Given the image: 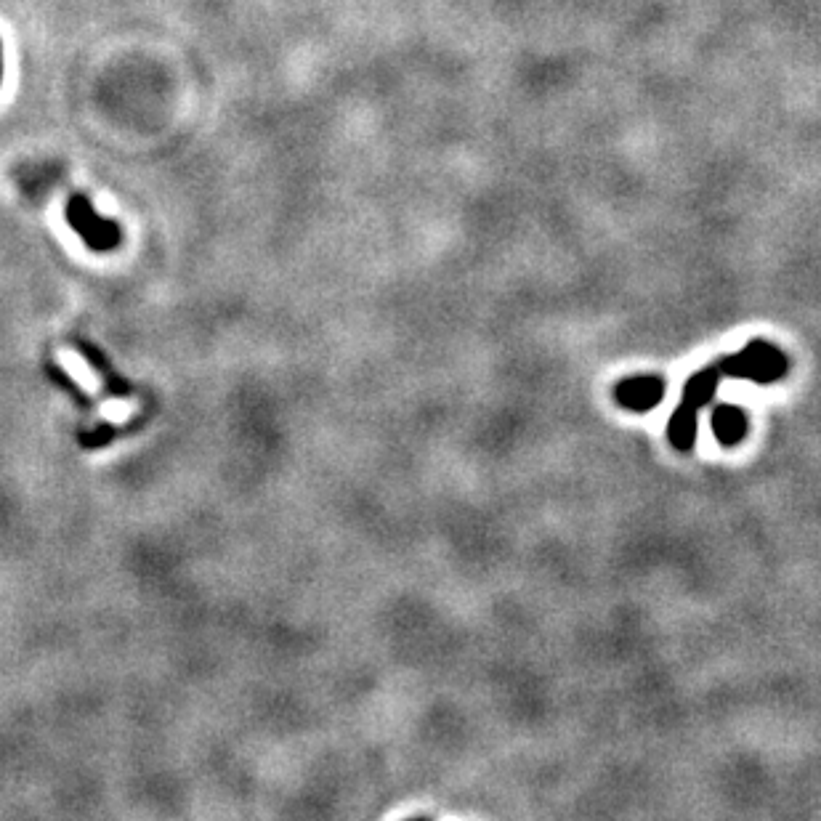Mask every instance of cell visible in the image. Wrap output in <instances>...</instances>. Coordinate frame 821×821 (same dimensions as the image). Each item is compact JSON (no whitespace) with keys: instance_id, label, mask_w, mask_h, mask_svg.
<instances>
[{"instance_id":"obj_7","label":"cell","mask_w":821,"mask_h":821,"mask_svg":"<svg viewBox=\"0 0 821 821\" xmlns=\"http://www.w3.org/2000/svg\"><path fill=\"white\" fill-rule=\"evenodd\" d=\"M131 404H123V402H115V404H107L104 407V415H107L109 420H125L128 415H131Z\"/></svg>"},{"instance_id":"obj_5","label":"cell","mask_w":821,"mask_h":821,"mask_svg":"<svg viewBox=\"0 0 821 821\" xmlns=\"http://www.w3.org/2000/svg\"><path fill=\"white\" fill-rule=\"evenodd\" d=\"M747 412L734 404H718L713 410V434L723 447H736L747 436Z\"/></svg>"},{"instance_id":"obj_6","label":"cell","mask_w":821,"mask_h":821,"mask_svg":"<svg viewBox=\"0 0 821 821\" xmlns=\"http://www.w3.org/2000/svg\"><path fill=\"white\" fill-rule=\"evenodd\" d=\"M59 362L86 391H96L99 388V380H96L93 370L86 365V359L80 357V354H75V351H59Z\"/></svg>"},{"instance_id":"obj_8","label":"cell","mask_w":821,"mask_h":821,"mask_svg":"<svg viewBox=\"0 0 821 821\" xmlns=\"http://www.w3.org/2000/svg\"><path fill=\"white\" fill-rule=\"evenodd\" d=\"M0 78H3V48H0Z\"/></svg>"},{"instance_id":"obj_2","label":"cell","mask_w":821,"mask_h":821,"mask_svg":"<svg viewBox=\"0 0 821 821\" xmlns=\"http://www.w3.org/2000/svg\"><path fill=\"white\" fill-rule=\"evenodd\" d=\"M723 378L752 380V383H776L787 375V357L768 341H750L742 351L718 359Z\"/></svg>"},{"instance_id":"obj_3","label":"cell","mask_w":821,"mask_h":821,"mask_svg":"<svg viewBox=\"0 0 821 821\" xmlns=\"http://www.w3.org/2000/svg\"><path fill=\"white\" fill-rule=\"evenodd\" d=\"M67 218H70L72 229H75V232H78L80 237L91 245V248L109 250L117 240H120L117 224H112V221H107V218H101L83 194L70 197V205H67Z\"/></svg>"},{"instance_id":"obj_4","label":"cell","mask_w":821,"mask_h":821,"mask_svg":"<svg viewBox=\"0 0 821 821\" xmlns=\"http://www.w3.org/2000/svg\"><path fill=\"white\" fill-rule=\"evenodd\" d=\"M665 396V380L659 375H636V378H625L614 386V399L620 407L630 412H649L654 410Z\"/></svg>"},{"instance_id":"obj_1","label":"cell","mask_w":821,"mask_h":821,"mask_svg":"<svg viewBox=\"0 0 821 821\" xmlns=\"http://www.w3.org/2000/svg\"><path fill=\"white\" fill-rule=\"evenodd\" d=\"M723 372L718 367V362H713L705 370L694 372L686 386H683V399L681 404L675 407V412L670 415V423H667V439L673 444L675 450L689 452L697 442V420L699 412L705 410L707 404L713 402L715 391L721 386Z\"/></svg>"}]
</instances>
